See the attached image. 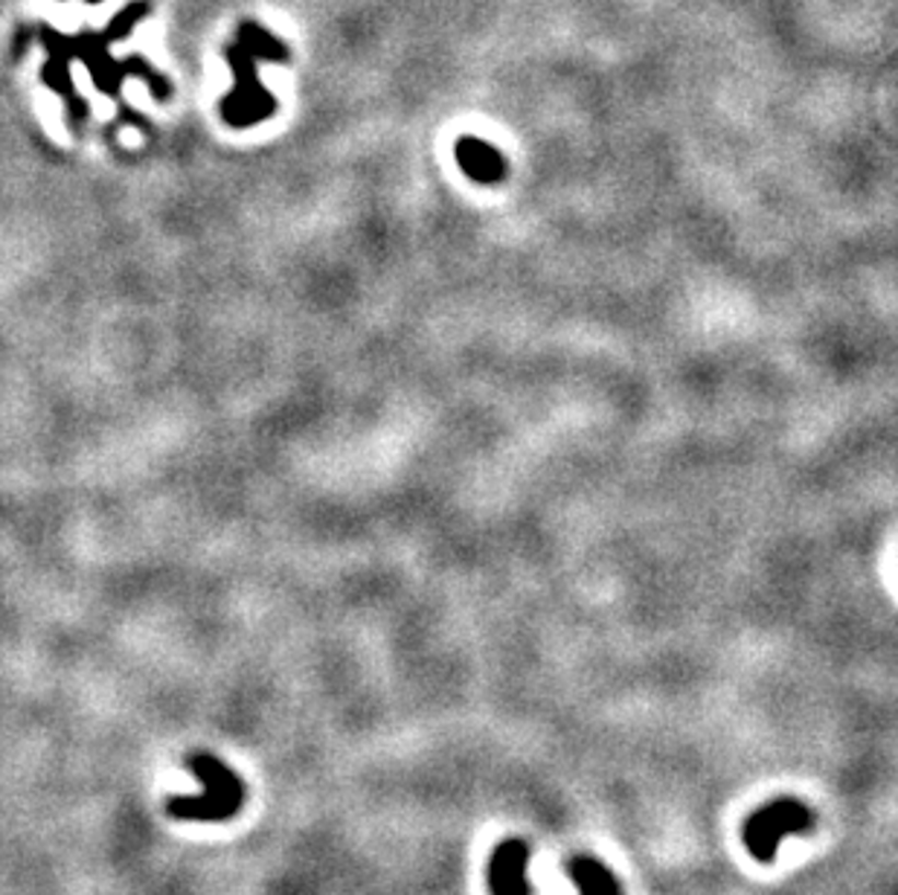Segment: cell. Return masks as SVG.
<instances>
[{"mask_svg": "<svg viewBox=\"0 0 898 895\" xmlns=\"http://www.w3.org/2000/svg\"><path fill=\"white\" fill-rule=\"evenodd\" d=\"M817 826V814L800 800H773L750 814L745 823V846L759 863L777 858L782 837L803 835Z\"/></svg>", "mask_w": 898, "mask_h": 895, "instance_id": "3", "label": "cell"}, {"mask_svg": "<svg viewBox=\"0 0 898 895\" xmlns=\"http://www.w3.org/2000/svg\"><path fill=\"white\" fill-rule=\"evenodd\" d=\"M228 56L233 61V68H236L238 88L224 111H228L233 126H254L268 111H273L271 93L259 85V77H256V59L285 61L289 59V50H285V44L280 38L265 33L259 24H242L238 44L230 47Z\"/></svg>", "mask_w": 898, "mask_h": 895, "instance_id": "1", "label": "cell"}, {"mask_svg": "<svg viewBox=\"0 0 898 895\" xmlns=\"http://www.w3.org/2000/svg\"><path fill=\"white\" fill-rule=\"evenodd\" d=\"M564 870H568L570 879L576 881L582 895H622V887L614 879V872L602 861H596V858L576 855V858H570Z\"/></svg>", "mask_w": 898, "mask_h": 895, "instance_id": "6", "label": "cell"}, {"mask_svg": "<svg viewBox=\"0 0 898 895\" xmlns=\"http://www.w3.org/2000/svg\"><path fill=\"white\" fill-rule=\"evenodd\" d=\"M459 170L477 184H498L506 178V158L480 137H463L457 143Z\"/></svg>", "mask_w": 898, "mask_h": 895, "instance_id": "5", "label": "cell"}, {"mask_svg": "<svg viewBox=\"0 0 898 895\" xmlns=\"http://www.w3.org/2000/svg\"><path fill=\"white\" fill-rule=\"evenodd\" d=\"M529 846L521 837H506L498 844L489 863V887L492 895H533L529 881Z\"/></svg>", "mask_w": 898, "mask_h": 895, "instance_id": "4", "label": "cell"}, {"mask_svg": "<svg viewBox=\"0 0 898 895\" xmlns=\"http://www.w3.org/2000/svg\"><path fill=\"white\" fill-rule=\"evenodd\" d=\"M189 770L201 782L203 794L172 797L166 805L170 817L184 823H224L236 817L247 794L245 782L233 774V768L210 753H198L189 759Z\"/></svg>", "mask_w": 898, "mask_h": 895, "instance_id": "2", "label": "cell"}]
</instances>
